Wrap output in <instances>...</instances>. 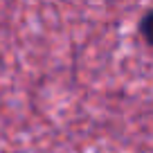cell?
Here are the masks:
<instances>
[{"mask_svg":"<svg viewBox=\"0 0 153 153\" xmlns=\"http://www.w3.org/2000/svg\"><path fill=\"white\" fill-rule=\"evenodd\" d=\"M140 34L149 45H153V9H149L140 20Z\"/></svg>","mask_w":153,"mask_h":153,"instance_id":"obj_1","label":"cell"}]
</instances>
